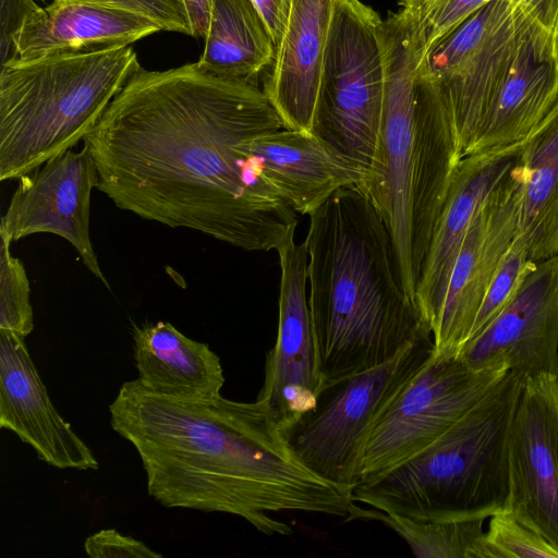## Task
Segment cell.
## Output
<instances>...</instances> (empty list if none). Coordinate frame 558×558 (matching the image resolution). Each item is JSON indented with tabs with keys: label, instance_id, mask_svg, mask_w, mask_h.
Returning a JSON list of instances; mask_svg holds the SVG:
<instances>
[{
	"label": "cell",
	"instance_id": "cell-34",
	"mask_svg": "<svg viewBox=\"0 0 558 558\" xmlns=\"http://www.w3.org/2000/svg\"><path fill=\"white\" fill-rule=\"evenodd\" d=\"M265 21L276 50L287 29L293 0H252Z\"/></svg>",
	"mask_w": 558,
	"mask_h": 558
},
{
	"label": "cell",
	"instance_id": "cell-23",
	"mask_svg": "<svg viewBox=\"0 0 558 558\" xmlns=\"http://www.w3.org/2000/svg\"><path fill=\"white\" fill-rule=\"evenodd\" d=\"M133 342L137 379L151 392L186 399L221 395L222 365L207 343L190 339L161 320L135 326Z\"/></svg>",
	"mask_w": 558,
	"mask_h": 558
},
{
	"label": "cell",
	"instance_id": "cell-26",
	"mask_svg": "<svg viewBox=\"0 0 558 558\" xmlns=\"http://www.w3.org/2000/svg\"><path fill=\"white\" fill-rule=\"evenodd\" d=\"M379 521L410 546L421 558H478L484 536L481 518L417 521L376 508L356 507L345 519Z\"/></svg>",
	"mask_w": 558,
	"mask_h": 558
},
{
	"label": "cell",
	"instance_id": "cell-28",
	"mask_svg": "<svg viewBox=\"0 0 558 558\" xmlns=\"http://www.w3.org/2000/svg\"><path fill=\"white\" fill-rule=\"evenodd\" d=\"M0 330L26 338L34 330L29 283L23 263L11 254L9 236L0 234Z\"/></svg>",
	"mask_w": 558,
	"mask_h": 558
},
{
	"label": "cell",
	"instance_id": "cell-36",
	"mask_svg": "<svg viewBox=\"0 0 558 558\" xmlns=\"http://www.w3.org/2000/svg\"><path fill=\"white\" fill-rule=\"evenodd\" d=\"M193 28L192 37L205 38L208 29L207 0H184Z\"/></svg>",
	"mask_w": 558,
	"mask_h": 558
},
{
	"label": "cell",
	"instance_id": "cell-16",
	"mask_svg": "<svg viewBox=\"0 0 558 558\" xmlns=\"http://www.w3.org/2000/svg\"><path fill=\"white\" fill-rule=\"evenodd\" d=\"M0 427L31 446L57 469L97 470L89 447L56 410L25 338L0 330Z\"/></svg>",
	"mask_w": 558,
	"mask_h": 558
},
{
	"label": "cell",
	"instance_id": "cell-35",
	"mask_svg": "<svg viewBox=\"0 0 558 558\" xmlns=\"http://www.w3.org/2000/svg\"><path fill=\"white\" fill-rule=\"evenodd\" d=\"M530 17L553 33L558 16V0H511Z\"/></svg>",
	"mask_w": 558,
	"mask_h": 558
},
{
	"label": "cell",
	"instance_id": "cell-12",
	"mask_svg": "<svg viewBox=\"0 0 558 558\" xmlns=\"http://www.w3.org/2000/svg\"><path fill=\"white\" fill-rule=\"evenodd\" d=\"M276 251L281 269L278 332L266 356L257 400L266 404L286 433L313 410L325 380L306 295V241L295 243L293 235Z\"/></svg>",
	"mask_w": 558,
	"mask_h": 558
},
{
	"label": "cell",
	"instance_id": "cell-10",
	"mask_svg": "<svg viewBox=\"0 0 558 558\" xmlns=\"http://www.w3.org/2000/svg\"><path fill=\"white\" fill-rule=\"evenodd\" d=\"M508 372L476 371L460 355L433 354L368 433L355 484L377 477L426 449Z\"/></svg>",
	"mask_w": 558,
	"mask_h": 558
},
{
	"label": "cell",
	"instance_id": "cell-33",
	"mask_svg": "<svg viewBox=\"0 0 558 558\" xmlns=\"http://www.w3.org/2000/svg\"><path fill=\"white\" fill-rule=\"evenodd\" d=\"M38 7L34 0H1L0 9V64L15 59L13 37L25 19Z\"/></svg>",
	"mask_w": 558,
	"mask_h": 558
},
{
	"label": "cell",
	"instance_id": "cell-31",
	"mask_svg": "<svg viewBox=\"0 0 558 558\" xmlns=\"http://www.w3.org/2000/svg\"><path fill=\"white\" fill-rule=\"evenodd\" d=\"M53 1V0H52ZM104 3L138 12L154 20L161 31L193 35L184 0H74Z\"/></svg>",
	"mask_w": 558,
	"mask_h": 558
},
{
	"label": "cell",
	"instance_id": "cell-29",
	"mask_svg": "<svg viewBox=\"0 0 558 558\" xmlns=\"http://www.w3.org/2000/svg\"><path fill=\"white\" fill-rule=\"evenodd\" d=\"M535 265L536 262L530 258L523 239L517 233L488 286L468 343L499 315Z\"/></svg>",
	"mask_w": 558,
	"mask_h": 558
},
{
	"label": "cell",
	"instance_id": "cell-15",
	"mask_svg": "<svg viewBox=\"0 0 558 558\" xmlns=\"http://www.w3.org/2000/svg\"><path fill=\"white\" fill-rule=\"evenodd\" d=\"M473 369H507L524 379L558 375V254L536 262L499 315L464 345Z\"/></svg>",
	"mask_w": 558,
	"mask_h": 558
},
{
	"label": "cell",
	"instance_id": "cell-32",
	"mask_svg": "<svg viewBox=\"0 0 558 558\" xmlns=\"http://www.w3.org/2000/svg\"><path fill=\"white\" fill-rule=\"evenodd\" d=\"M85 553L93 558H161L142 541L123 535L114 529H104L84 542Z\"/></svg>",
	"mask_w": 558,
	"mask_h": 558
},
{
	"label": "cell",
	"instance_id": "cell-13",
	"mask_svg": "<svg viewBox=\"0 0 558 558\" xmlns=\"http://www.w3.org/2000/svg\"><path fill=\"white\" fill-rule=\"evenodd\" d=\"M523 167L513 168L475 217L453 265L430 329L435 355H460L488 286L519 223Z\"/></svg>",
	"mask_w": 558,
	"mask_h": 558
},
{
	"label": "cell",
	"instance_id": "cell-5",
	"mask_svg": "<svg viewBox=\"0 0 558 558\" xmlns=\"http://www.w3.org/2000/svg\"><path fill=\"white\" fill-rule=\"evenodd\" d=\"M140 65L132 46L62 51L0 66V180L73 148Z\"/></svg>",
	"mask_w": 558,
	"mask_h": 558
},
{
	"label": "cell",
	"instance_id": "cell-6",
	"mask_svg": "<svg viewBox=\"0 0 558 558\" xmlns=\"http://www.w3.org/2000/svg\"><path fill=\"white\" fill-rule=\"evenodd\" d=\"M383 19L360 0H332L311 133L365 177L377 153L385 93Z\"/></svg>",
	"mask_w": 558,
	"mask_h": 558
},
{
	"label": "cell",
	"instance_id": "cell-7",
	"mask_svg": "<svg viewBox=\"0 0 558 558\" xmlns=\"http://www.w3.org/2000/svg\"><path fill=\"white\" fill-rule=\"evenodd\" d=\"M433 354L428 335L377 367L326 383L313 410L284 433L294 453L318 476L351 489L375 422Z\"/></svg>",
	"mask_w": 558,
	"mask_h": 558
},
{
	"label": "cell",
	"instance_id": "cell-1",
	"mask_svg": "<svg viewBox=\"0 0 558 558\" xmlns=\"http://www.w3.org/2000/svg\"><path fill=\"white\" fill-rule=\"evenodd\" d=\"M258 85L141 64L84 137L97 189L118 208L245 251L277 250L295 211L257 174L242 144L282 129Z\"/></svg>",
	"mask_w": 558,
	"mask_h": 558
},
{
	"label": "cell",
	"instance_id": "cell-22",
	"mask_svg": "<svg viewBox=\"0 0 558 558\" xmlns=\"http://www.w3.org/2000/svg\"><path fill=\"white\" fill-rule=\"evenodd\" d=\"M331 12L332 0H293L262 87L284 129L312 130Z\"/></svg>",
	"mask_w": 558,
	"mask_h": 558
},
{
	"label": "cell",
	"instance_id": "cell-11",
	"mask_svg": "<svg viewBox=\"0 0 558 558\" xmlns=\"http://www.w3.org/2000/svg\"><path fill=\"white\" fill-rule=\"evenodd\" d=\"M504 508L558 550V375L524 379L508 437Z\"/></svg>",
	"mask_w": 558,
	"mask_h": 558
},
{
	"label": "cell",
	"instance_id": "cell-27",
	"mask_svg": "<svg viewBox=\"0 0 558 558\" xmlns=\"http://www.w3.org/2000/svg\"><path fill=\"white\" fill-rule=\"evenodd\" d=\"M478 558H558V550L509 510L501 508L489 518Z\"/></svg>",
	"mask_w": 558,
	"mask_h": 558
},
{
	"label": "cell",
	"instance_id": "cell-25",
	"mask_svg": "<svg viewBox=\"0 0 558 558\" xmlns=\"http://www.w3.org/2000/svg\"><path fill=\"white\" fill-rule=\"evenodd\" d=\"M208 29L197 64L210 74L255 85L276 47L252 0H207Z\"/></svg>",
	"mask_w": 558,
	"mask_h": 558
},
{
	"label": "cell",
	"instance_id": "cell-21",
	"mask_svg": "<svg viewBox=\"0 0 558 558\" xmlns=\"http://www.w3.org/2000/svg\"><path fill=\"white\" fill-rule=\"evenodd\" d=\"M161 31L151 19L124 8L74 0L37 7L13 37L15 59L111 46H130ZM13 61V60H12Z\"/></svg>",
	"mask_w": 558,
	"mask_h": 558
},
{
	"label": "cell",
	"instance_id": "cell-8",
	"mask_svg": "<svg viewBox=\"0 0 558 558\" xmlns=\"http://www.w3.org/2000/svg\"><path fill=\"white\" fill-rule=\"evenodd\" d=\"M385 93L374 163L356 184L386 225L402 287L415 301L412 265V179L415 134L414 80L418 53L412 14L401 8L381 21ZM416 303V301H415Z\"/></svg>",
	"mask_w": 558,
	"mask_h": 558
},
{
	"label": "cell",
	"instance_id": "cell-9",
	"mask_svg": "<svg viewBox=\"0 0 558 558\" xmlns=\"http://www.w3.org/2000/svg\"><path fill=\"white\" fill-rule=\"evenodd\" d=\"M531 17L511 0H493L429 49L416 72L448 107L463 157L476 138Z\"/></svg>",
	"mask_w": 558,
	"mask_h": 558
},
{
	"label": "cell",
	"instance_id": "cell-19",
	"mask_svg": "<svg viewBox=\"0 0 558 558\" xmlns=\"http://www.w3.org/2000/svg\"><path fill=\"white\" fill-rule=\"evenodd\" d=\"M551 34L531 17L512 65L468 155L524 141L549 112L558 98V66Z\"/></svg>",
	"mask_w": 558,
	"mask_h": 558
},
{
	"label": "cell",
	"instance_id": "cell-3",
	"mask_svg": "<svg viewBox=\"0 0 558 558\" xmlns=\"http://www.w3.org/2000/svg\"><path fill=\"white\" fill-rule=\"evenodd\" d=\"M308 216V306L325 384L377 367L432 335L402 287L390 233L356 184Z\"/></svg>",
	"mask_w": 558,
	"mask_h": 558
},
{
	"label": "cell",
	"instance_id": "cell-14",
	"mask_svg": "<svg viewBox=\"0 0 558 558\" xmlns=\"http://www.w3.org/2000/svg\"><path fill=\"white\" fill-rule=\"evenodd\" d=\"M1 217L0 234L19 241L36 233L66 240L86 268L109 289L90 241V194L98 177L88 147L68 149L22 175Z\"/></svg>",
	"mask_w": 558,
	"mask_h": 558
},
{
	"label": "cell",
	"instance_id": "cell-18",
	"mask_svg": "<svg viewBox=\"0 0 558 558\" xmlns=\"http://www.w3.org/2000/svg\"><path fill=\"white\" fill-rule=\"evenodd\" d=\"M414 94L412 265L417 286L436 225L463 155L448 107L434 85L416 71Z\"/></svg>",
	"mask_w": 558,
	"mask_h": 558
},
{
	"label": "cell",
	"instance_id": "cell-30",
	"mask_svg": "<svg viewBox=\"0 0 558 558\" xmlns=\"http://www.w3.org/2000/svg\"><path fill=\"white\" fill-rule=\"evenodd\" d=\"M490 1L493 0H417L400 7L408 9L412 14L418 61L429 49Z\"/></svg>",
	"mask_w": 558,
	"mask_h": 558
},
{
	"label": "cell",
	"instance_id": "cell-20",
	"mask_svg": "<svg viewBox=\"0 0 558 558\" xmlns=\"http://www.w3.org/2000/svg\"><path fill=\"white\" fill-rule=\"evenodd\" d=\"M257 174L294 211L310 215L362 174L311 132L280 129L242 144Z\"/></svg>",
	"mask_w": 558,
	"mask_h": 558
},
{
	"label": "cell",
	"instance_id": "cell-4",
	"mask_svg": "<svg viewBox=\"0 0 558 558\" xmlns=\"http://www.w3.org/2000/svg\"><path fill=\"white\" fill-rule=\"evenodd\" d=\"M524 378L508 372L426 449L354 484L351 498L417 520L489 519L508 494V437Z\"/></svg>",
	"mask_w": 558,
	"mask_h": 558
},
{
	"label": "cell",
	"instance_id": "cell-37",
	"mask_svg": "<svg viewBox=\"0 0 558 558\" xmlns=\"http://www.w3.org/2000/svg\"><path fill=\"white\" fill-rule=\"evenodd\" d=\"M553 54L558 66V16L551 34Z\"/></svg>",
	"mask_w": 558,
	"mask_h": 558
},
{
	"label": "cell",
	"instance_id": "cell-17",
	"mask_svg": "<svg viewBox=\"0 0 558 558\" xmlns=\"http://www.w3.org/2000/svg\"><path fill=\"white\" fill-rule=\"evenodd\" d=\"M523 142L464 156L458 165L415 290L416 304L429 327L444 302L466 232L494 191L521 162Z\"/></svg>",
	"mask_w": 558,
	"mask_h": 558
},
{
	"label": "cell",
	"instance_id": "cell-24",
	"mask_svg": "<svg viewBox=\"0 0 558 558\" xmlns=\"http://www.w3.org/2000/svg\"><path fill=\"white\" fill-rule=\"evenodd\" d=\"M523 187L517 233L529 256L558 254V98L522 148Z\"/></svg>",
	"mask_w": 558,
	"mask_h": 558
},
{
	"label": "cell",
	"instance_id": "cell-2",
	"mask_svg": "<svg viewBox=\"0 0 558 558\" xmlns=\"http://www.w3.org/2000/svg\"><path fill=\"white\" fill-rule=\"evenodd\" d=\"M109 413L112 429L141 458L148 495L166 508L238 515L267 535L292 534L272 512L345 520L356 508L350 489L298 458L257 399L168 397L135 379L121 385Z\"/></svg>",
	"mask_w": 558,
	"mask_h": 558
}]
</instances>
